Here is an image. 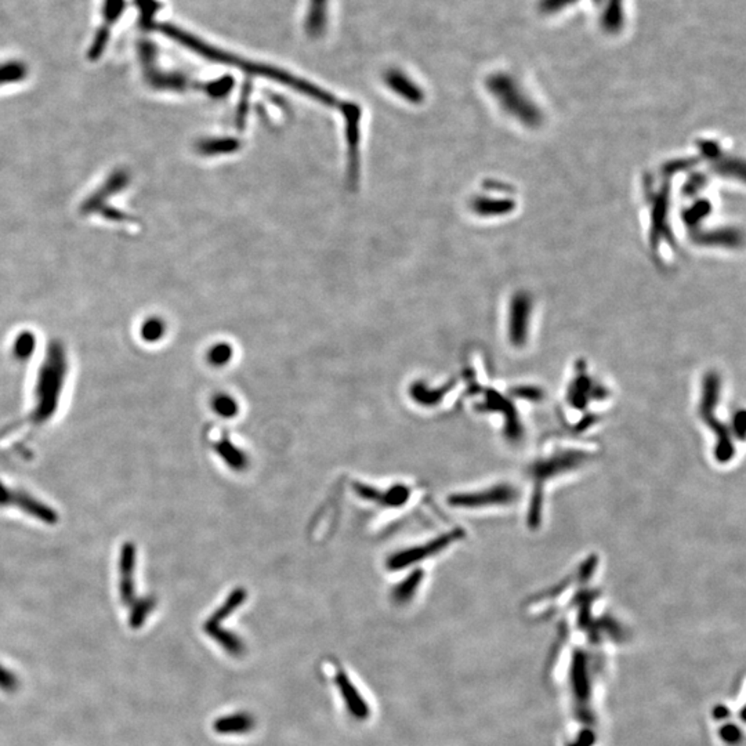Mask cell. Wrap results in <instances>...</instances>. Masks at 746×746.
I'll return each instance as SVG.
<instances>
[{
	"instance_id": "cell-1",
	"label": "cell",
	"mask_w": 746,
	"mask_h": 746,
	"mask_svg": "<svg viewBox=\"0 0 746 746\" xmlns=\"http://www.w3.org/2000/svg\"><path fill=\"white\" fill-rule=\"evenodd\" d=\"M66 371L68 364L65 350L61 343L53 342L49 345L45 362L38 372L35 387L36 405L31 416L35 423L48 422L57 410Z\"/></svg>"
},
{
	"instance_id": "cell-2",
	"label": "cell",
	"mask_w": 746,
	"mask_h": 746,
	"mask_svg": "<svg viewBox=\"0 0 746 746\" xmlns=\"http://www.w3.org/2000/svg\"><path fill=\"white\" fill-rule=\"evenodd\" d=\"M590 455L586 452H582L579 450H559L554 454H545L539 459L535 460L531 466V474L533 478V482H543V480H547L550 477L561 475L567 471H571L586 463Z\"/></svg>"
},
{
	"instance_id": "cell-3",
	"label": "cell",
	"mask_w": 746,
	"mask_h": 746,
	"mask_svg": "<svg viewBox=\"0 0 746 746\" xmlns=\"http://www.w3.org/2000/svg\"><path fill=\"white\" fill-rule=\"evenodd\" d=\"M461 531L460 529H455L452 532H448V533H444L441 536H438L437 539H433L430 540L429 543L426 545H422V546H417V547H413V549H408V550H402L399 552L397 554L392 556L387 566L392 571H400L402 568H406L412 564H416V563H420L422 560L427 559V557H431L440 552H443L445 547H448L451 543L457 542L458 539L461 538Z\"/></svg>"
},
{
	"instance_id": "cell-4",
	"label": "cell",
	"mask_w": 746,
	"mask_h": 746,
	"mask_svg": "<svg viewBox=\"0 0 746 746\" xmlns=\"http://www.w3.org/2000/svg\"><path fill=\"white\" fill-rule=\"evenodd\" d=\"M4 506H15L25 512L29 516L35 517L46 524H57L58 515L56 510L46 506L43 502L35 499L34 496L22 492V491H14L4 485L0 481V508Z\"/></svg>"
},
{
	"instance_id": "cell-5",
	"label": "cell",
	"mask_w": 746,
	"mask_h": 746,
	"mask_svg": "<svg viewBox=\"0 0 746 746\" xmlns=\"http://www.w3.org/2000/svg\"><path fill=\"white\" fill-rule=\"evenodd\" d=\"M124 8H126V0H103V10H101L103 24L96 32L94 41L89 50V56L92 59H97L104 53L110 42L111 28L119 21Z\"/></svg>"
},
{
	"instance_id": "cell-6",
	"label": "cell",
	"mask_w": 746,
	"mask_h": 746,
	"mask_svg": "<svg viewBox=\"0 0 746 746\" xmlns=\"http://www.w3.org/2000/svg\"><path fill=\"white\" fill-rule=\"evenodd\" d=\"M515 491L508 485H499L489 488L481 494H461L451 496L450 502L452 506L459 508H485L495 505H506L513 502Z\"/></svg>"
},
{
	"instance_id": "cell-7",
	"label": "cell",
	"mask_w": 746,
	"mask_h": 746,
	"mask_svg": "<svg viewBox=\"0 0 746 746\" xmlns=\"http://www.w3.org/2000/svg\"><path fill=\"white\" fill-rule=\"evenodd\" d=\"M134 566L136 547L131 542H126L122 546L119 559V594L124 605H131L134 600Z\"/></svg>"
},
{
	"instance_id": "cell-8",
	"label": "cell",
	"mask_w": 746,
	"mask_h": 746,
	"mask_svg": "<svg viewBox=\"0 0 746 746\" xmlns=\"http://www.w3.org/2000/svg\"><path fill=\"white\" fill-rule=\"evenodd\" d=\"M354 489L357 492V495H359L361 498L366 499V501H371V502H375L378 505H382V506H387V508H399L406 503V501L409 499L410 496V491L409 488H406L405 485H396L387 491H378L375 488H371L365 484H361V482H357L354 484Z\"/></svg>"
},
{
	"instance_id": "cell-9",
	"label": "cell",
	"mask_w": 746,
	"mask_h": 746,
	"mask_svg": "<svg viewBox=\"0 0 746 746\" xmlns=\"http://www.w3.org/2000/svg\"><path fill=\"white\" fill-rule=\"evenodd\" d=\"M336 669L338 670H336L335 682L340 689V694H342V696L345 699L347 710L357 720L368 719V716H369L368 703L365 702V699L361 696V694L357 691V689L352 686V683L347 677L345 670L340 666H338Z\"/></svg>"
},
{
	"instance_id": "cell-10",
	"label": "cell",
	"mask_w": 746,
	"mask_h": 746,
	"mask_svg": "<svg viewBox=\"0 0 746 746\" xmlns=\"http://www.w3.org/2000/svg\"><path fill=\"white\" fill-rule=\"evenodd\" d=\"M254 727V719L252 715L241 712L230 716H224L215 723V730L219 734H246Z\"/></svg>"
},
{
	"instance_id": "cell-11",
	"label": "cell",
	"mask_w": 746,
	"mask_h": 746,
	"mask_svg": "<svg viewBox=\"0 0 746 746\" xmlns=\"http://www.w3.org/2000/svg\"><path fill=\"white\" fill-rule=\"evenodd\" d=\"M601 28L608 34H618L625 21L624 0H605L604 10L601 13Z\"/></svg>"
},
{
	"instance_id": "cell-12",
	"label": "cell",
	"mask_w": 746,
	"mask_h": 746,
	"mask_svg": "<svg viewBox=\"0 0 746 746\" xmlns=\"http://www.w3.org/2000/svg\"><path fill=\"white\" fill-rule=\"evenodd\" d=\"M28 76V66L22 61L0 62V87L22 82Z\"/></svg>"
},
{
	"instance_id": "cell-13",
	"label": "cell",
	"mask_w": 746,
	"mask_h": 746,
	"mask_svg": "<svg viewBox=\"0 0 746 746\" xmlns=\"http://www.w3.org/2000/svg\"><path fill=\"white\" fill-rule=\"evenodd\" d=\"M215 450L222 457V459L224 460L231 468L236 471H242L248 466L246 455L241 450H238L235 445H232L230 440L220 441Z\"/></svg>"
},
{
	"instance_id": "cell-14",
	"label": "cell",
	"mask_w": 746,
	"mask_h": 746,
	"mask_svg": "<svg viewBox=\"0 0 746 746\" xmlns=\"http://www.w3.org/2000/svg\"><path fill=\"white\" fill-rule=\"evenodd\" d=\"M422 578H423V573L422 571H415L412 574L409 575L405 580H402L401 583L394 589L393 591V600L396 604H406L416 593L420 582H422Z\"/></svg>"
},
{
	"instance_id": "cell-15",
	"label": "cell",
	"mask_w": 746,
	"mask_h": 746,
	"mask_svg": "<svg viewBox=\"0 0 746 746\" xmlns=\"http://www.w3.org/2000/svg\"><path fill=\"white\" fill-rule=\"evenodd\" d=\"M246 598V593L243 589H236L234 590L230 594V597L226 600V603L215 612V615L206 622L209 625H217L220 624L223 619L229 618L231 615V612L234 610H236Z\"/></svg>"
},
{
	"instance_id": "cell-16",
	"label": "cell",
	"mask_w": 746,
	"mask_h": 746,
	"mask_svg": "<svg viewBox=\"0 0 746 746\" xmlns=\"http://www.w3.org/2000/svg\"><path fill=\"white\" fill-rule=\"evenodd\" d=\"M36 348V338L32 332L24 331L18 333L13 342V354L20 361H27L31 358Z\"/></svg>"
},
{
	"instance_id": "cell-17",
	"label": "cell",
	"mask_w": 746,
	"mask_h": 746,
	"mask_svg": "<svg viewBox=\"0 0 746 746\" xmlns=\"http://www.w3.org/2000/svg\"><path fill=\"white\" fill-rule=\"evenodd\" d=\"M445 392H447V387L443 390H429L426 386L419 383L410 389V397L413 399V401L420 405L433 406L443 400V397L445 396Z\"/></svg>"
},
{
	"instance_id": "cell-18",
	"label": "cell",
	"mask_w": 746,
	"mask_h": 746,
	"mask_svg": "<svg viewBox=\"0 0 746 746\" xmlns=\"http://www.w3.org/2000/svg\"><path fill=\"white\" fill-rule=\"evenodd\" d=\"M140 333H141L143 340L155 343L162 339L165 333V324L158 318H148L143 322Z\"/></svg>"
},
{
	"instance_id": "cell-19",
	"label": "cell",
	"mask_w": 746,
	"mask_h": 746,
	"mask_svg": "<svg viewBox=\"0 0 746 746\" xmlns=\"http://www.w3.org/2000/svg\"><path fill=\"white\" fill-rule=\"evenodd\" d=\"M154 607H155V600L152 597H147V598H143L138 603H136L134 607L131 608L130 625L133 628L141 626V624L145 621L148 614L154 610Z\"/></svg>"
},
{
	"instance_id": "cell-20",
	"label": "cell",
	"mask_w": 746,
	"mask_h": 746,
	"mask_svg": "<svg viewBox=\"0 0 746 746\" xmlns=\"http://www.w3.org/2000/svg\"><path fill=\"white\" fill-rule=\"evenodd\" d=\"M212 408L219 416H222L224 419H231V417L236 416V413L239 410V406H238L236 401L232 397L226 396V394L216 396L213 399V401H212Z\"/></svg>"
},
{
	"instance_id": "cell-21",
	"label": "cell",
	"mask_w": 746,
	"mask_h": 746,
	"mask_svg": "<svg viewBox=\"0 0 746 746\" xmlns=\"http://www.w3.org/2000/svg\"><path fill=\"white\" fill-rule=\"evenodd\" d=\"M576 1L579 0H540L539 10L543 14H554L571 7Z\"/></svg>"
},
{
	"instance_id": "cell-22",
	"label": "cell",
	"mask_w": 746,
	"mask_h": 746,
	"mask_svg": "<svg viewBox=\"0 0 746 746\" xmlns=\"http://www.w3.org/2000/svg\"><path fill=\"white\" fill-rule=\"evenodd\" d=\"M230 357L231 350L229 345H217L209 352V361L216 366L227 364L230 361Z\"/></svg>"
},
{
	"instance_id": "cell-23",
	"label": "cell",
	"mask_w": 746,
	"mask_h": 746,
	"mask_svg": "<svg viewBox=\"0 0 746 746\" xmlns=\"http://www.w3.org/2000/svg\"><path fill=\"white\" fill-rule=\"evenodd\" d=\"M137 7L141 11V22L147 24L151 21L154 11L157 10L154 0H136Z\"/></svg>"
}]
</instances>
